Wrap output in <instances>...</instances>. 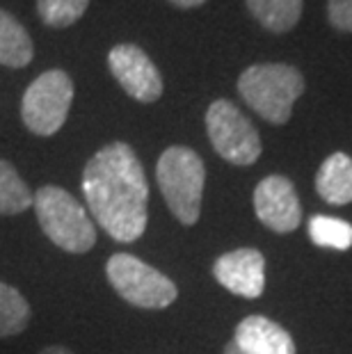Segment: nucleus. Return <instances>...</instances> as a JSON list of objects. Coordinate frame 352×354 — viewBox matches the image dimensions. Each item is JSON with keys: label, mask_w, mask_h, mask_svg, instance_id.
Returning a JSON list of instances; mask_svg holds the SVG:
<instances>
[{"label": "nucleus", "mask_w": 352, "mask_h": 354, "mask_svg": "<svg viewBox=\"0 0 352 354\" xmlns=\"http://www.w3.org/2000/svg\"><path fill=\"white\" fill-rule=\"evenodd\" d=\"M106 277L115 292L131 306L160 311L176 302L178 288L160 270L133 254H112L106 263Z\"/></svg>", "instance_id": "obj_5"}, {"label": "nucleus", "mask_w": 352, "mask_h": 354, "mask_svg": "<svg viewBox=\"0 0 352 354\" xmlns=\"http://www.w3.org/2000/svg\"><path fill=\"white\" fill-rule=\"evenodd\" d=\"M37 220L50 243L69 254H87L96 245V227L69 190L41 185L33 199Z\"/></svg>", "instance_id": "obj_4"}, {"label": "nucleus", "mask_w": 352, "mask_h": 354, "mask_svg": "<svg viewBox=\"0 0 352 354\" xmlns=\"http://www.w3.org/2000/svg\"><path fill=\"white\" fill-rule=\"evenodd\" d=\"M206 133L215 153L238 167H250L263 151L254 124L236 108V103L227 99H217L208 105Z\"/></svg>", "instance_id": "obj_7"}, {"label": "nucleus", "mask_w": 352, "mask_h": 354, "mask_svg": "<svg viewBox=\"0 0 352 354\" xmlns=\"http://www.w3.org/2000/svg\"><path fill=\"white\" fill-rule=\"evenodd\" d=\"M35 194L28 183L19 176L17 167L7 160H0V215L12 217L33 208Z\"/></svg>", "instance_id": "obj_15"}, {"label": "nucleus", "mask_w": 352, "mask_h": 354, "mask_svg": "<svg viewBox=\"0 0 352 354\" xmlns=\"http://www.w3.org/2000/svg\"><path fill=\"white\" fill-rule=\"evenodd\" d=\"M215 281L245 299H257L266 290V256L254 247L227 252L213 263Z\"/></svg>", "instance_id": "obj_10"}, {"label": "nucleus", "mask_w": 352, "mask_h": 354, "mask_svg": "<svg viewBox=\"0 0 352 354\" xmlns=\"http://www.w3.org/2000/svg\"><path fill=\"white\" fill-rule=\"evenodd\" d=\"M309 238L318 247H332V250L346 252L352 247V224L339 217L313 215L309 220Z\"/></svg>", "instance_id": "obj_17"}, {"label": "nucleus", "mask_w": 352, "mask_h": 354, "mask_svg": "<svg viewBox=\"0 0 352 354\" xmlns=\"http://www.w3.org/2000/svg\"><path fill=\"white\" fill-rule=\"evenodd\" d=\"M247 10L266 30L288 32L302 17V0H247Z\"/></svg>", "instance_id": "obj_14"}, {"label": "nucleus", "mask_w": 352, "mask_h": 354, "mask_svg": "<svg viewBox=\"0 0 352 354\" xmlns=\"http://www.w3.org/2000/svg\"><path fill=\"white\" fill-rule=\"evenodd\" d=\"M89 0H37V14L50 28H69L82 19Z\"/></svg>", "instance_id": "obj_18"}, {"label": "nucleus", "mask_w": 352, "mask_h": 354, "mask_svg": "<svg viewBox=\"0 0 352 354\" xmlns=\"http://www.w3.org/2000/svg\"><path fill=\"white\" fill-rule=\"evenodd\" d=\"M30 318H33V308L24 292L0 281V338H10L26 331Z\"/></svg>", "instance_id": "obj_16"}, {"label": "nucleus", "mask_w": 352, "mask_h": 354, "mask_svg": "<svg viewBox=\"0 0 352 354\" xmlns=\"http://www.w3.org/2000/svg\"><path fill=\"white\" fill-rule=\"evenodd\" d=\"M320 199L332 206H348L352 201V158L343 151L327 156L316 174Z\"/></svg>", "instance_id": "obj_12"}, {"label": "nucleus", "mask_w": 352, "mask_h": 354, "mask_svg": "<svg viewBox=\"0 0 352 354\" xmlns=\"http://www.w3.org/2000/svg\"><path fill=\"white\" fill-rule=\"evenodd\" d=\"M238 92L259 117L281 126L290 119L295 101L304 92V76L295 66L281 62L252 64L238 78Z\"/></svg>", "instance_id": "obj_2"}, {"label": "nucleus", "mask_w": 352, "mask_h": 354, "mask_svg": "<svg viewBox=\"0 0 352 354\" xmlns=\"http://www.w3.org/2000/svg\"><path fill=\"white\" fill-rule=\"evenodd\" d=\"M108 66L115 80L131 99L156 103L163 96L165 82L158 66L136 44H117L108 53Z\"/></svg>", "instance_id": "obj_8"}, {"label": "nucleus", "mask_w": 352, "mask_h": 354, "mask_svg": "<svg viewBox=\"0 0 352 354\" xmlns=\"http://www.w3.org/2000/svg\"><path fill=\"white\" fill-rule=\"evenodd\" d=\"M156 180L172 215L183 227L197 224L206 183V167L199 153L190 147L165 149L156 165Z\"/></svg>", "instance_id": "obj_3"}, {"label": "nucleus", "mask_w": 352, "mask_h": 354, "mask_svg": "<svg viewBox=\"0 0 352 354\" xmlns=\"http://www.w3.org/2000/svg\"><path fill=\"white\" fill-rule=\"evenodd\" d=\"M222 354H247V352H243L234 341H229L227 345H224V352H222Z\"/></svg>", "instance_id": "obj_22"}, {"label": "nucleus", "mask_w": 352, "mask_h": 354, "mask_svg": "<svg viewBox=\"0 0 352 354\" xmlns=\"http://www.w3.org/2000/svg\"><path fill=\"white\" fill-rule=\"evenodd\" d=\"M73 103V80L62 69L44 71L28 85L21 101V119L30 133L50 138L64 126Z\"/></svg>", "instance_id": "obj_6"}, {"label": "nucleus", "mask_w": 352, "mask_h": 354, "mask_svg": "<svg viewBox=\"0 0 352 354\" xmlns=\"http://www.w3.org/2000/svg\"><path fill=\"white\" fill-rule=\"evenodd\" d=\"M254 213L259 222L275 233H290L302 224L295 185L281 174H270L254 187Z\"/></svg>", "instance_id": "obj_9"}, {"label": "nucleus", "mask_w": 352, "mask_h": 354, "mask_svg": "<svg viewBox=\"0 0 352 354\" xmlns=\"http://www.w3.org/2000/svg\"><path fill=\"white\" fill-rule=\"evenodd\" d=\"M327 19L341 32H352V0H329Z\"/></svg>", "instance_id": "obj_19"}, {"label": "nucleus", "mask_w": 352, "mask_h": 354, "mask_svg": "<svg viewBox=\"0 0 352 354\" xmlns=\"http://www.w3.org/2000/svg\"><path fill=\"white\" fill-rule=\"evenodd\" d=\"M172 5H176V7H183V10H188V7H199V5H204L206 0H169Z\"/></svg>", "instance_id": "obj_21"}, {"label": "nucleus", "mask_w": 352, "mask_h": 354, "mask_svg": "<svg viewBox=\"0 0 352 354\" xmlns=\"http://www.w3.org/2000/svg\"><path fill=\"white\" fill-rule=\"evenodd\" d=\"M35 57V46L30 32L12 17L0 10V64L12 69H24Z\"/></svg>", "instance_id": "obj_13"}, {"label": "nucleus", "mask_w": 352, "mask_h": 354, "mask_svg": "<svg viewBox=\"0 0 352 354\" xmlns=\"http://www.w3.org/2000/svg\"><path fill=\"white\" fill-rule=\"evenodd\" d=\"M82 194L96 224L117 243H136L149 222V183L138 153L110 142L82 169Z\"/></svg>", "instance_id": "obj_1"}, {"label": "nucleus", "mask_w": 352, "mask_h": 354, "mask_svg": "<svg viewBox=\"0 0 352 354\" xmlns=\"http://www.w3.org/2000/svg\"><path fill=\"white\" fill-rule=\"evenodd\" d=\"M247 354H295V341L281 325L266 315H247L231 338Z\"/></svg>", "instance_id": "obj_11"}, {"label": "nucleus", "mask_w": 352, "mask_h": 354, "mask_svg": "<svg viewBox=\"0 0 352 354\" xmlns=\"http://www.w3.org/2000/svg\"><path fill=\"white\" fill-rule=\"evenodd\" d=\"M39 354H76V352H71L69 348H64V345H48V348L39 350Z\"/></svg>", "instance_id": "obj_20"}]
</instances>
